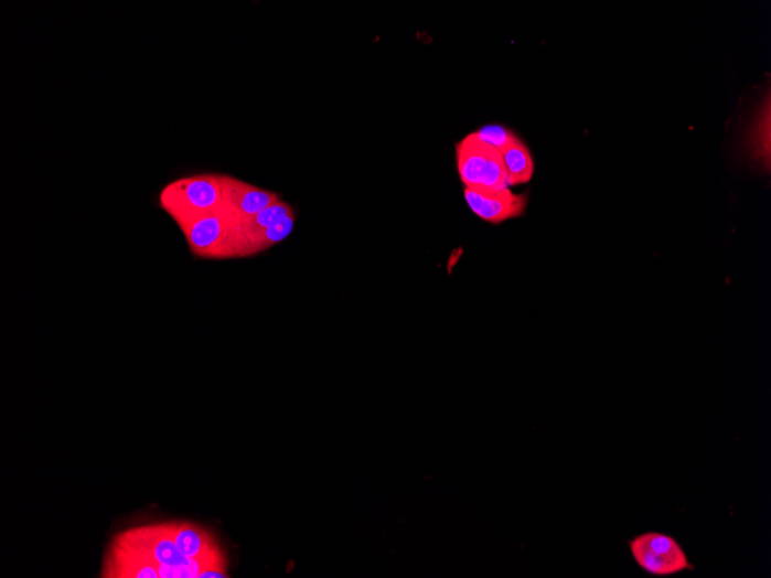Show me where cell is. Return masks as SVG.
<instances>
[{
	"label": "cell",
	"mask_w": 771,
	"mask_h": 578,
	"mask_svg": "<svg viewBox=\"0 0 771 578\" xmlns=\"http://www.w3.org/2000/svg\"><path fill=\"white\" fill-rule=\"evenodd\" d=\"M197 259H237L236 220L225 210L176 223Z\"/></svg>",
	"instance_id": "3"
},
{
	"label": "cell",
	"mask_w": 771,
	"mask_h": 578,
	"mask_svg": "<svg viewBox=\"0 0 771 578\" xmlns=\"http://www.w3.org/2000/svg\"><path fill=\"white\" fill-rule=\"evenodd\" d=\"M159 205L173 222L225 210L223 174L199 173L169 183L159 196Z\"/></svg>",
	"instance_id": "1"
},
{
	"label": "cell",
	"mask_w": 771,
	"mask_h": 578,
	"mask_svg": "<svg viewBox=\"0 0 771 578\" xmlns=\"http://www.w3.org/2000/svg\"><path fill=\"white\" fill-rule=\"evenodd\" d=\"M103 577L160 578V575L158 566L146 559L140 552L115 540Z\"/></svg>",
	"instance_id": "8"
},
{
	"label": "cell",
	"mask_w": 771,
	"mask_h": 578,
	"mask_svg": "<svg viewBox=\"0 0 771 578\" xmlns=\"http://www.w3.org/2000/svg\"><path fill=\"white\" fill-rule=\"evenodd\" d=\"M756 137L753 143L756 144L757 153L764 159V154L769 158L770 153V107L767 109L765 115L762 114L761 119L756 127Z\"/></svg>",
	"instance_id": "14"
},
{
	"label": "cell",
	"mask_w": 771,
	"mask_h": 578,
	"mask_svg": "<svg viewBox=\"0 0 771 578\" xmlns=\"http://www.w3.org/2000/svg\"><path fill=\"white\" fill-rule=\"evenodd\" d=\"M457 167L465 189L494 193L508 188L507 171L500 149L468 135L457 143Z\"/></svg>",
	"instance_id": "2"
},
{
	"label": "cell",
	"mask_w": 771,
	"mask_h": 578,
	"mask_svg": "<svg viewBox=\"0 0 771 578\" xmlns=\"http://www.w3.org/2000/svg\"><path fill=\"white\" fill-rule=\"evenodd\" d=\"M296 213L285 220L272 224L266 231L258 234L250 242V257L266 253L272 246L286 240L293 232Z\"/></svg>",
	"instance_id": "12"
},
{
	"label": "cell",
	"mask_w": 771,
	"mask_h": 578,
	"mask_svg": "<svg viewBox=\"0 0 771 578\" xmlns=\"http://www.w3.org/2000/svg\"><path fill=\"white\" fill-rule=\"evenodd\" d=\"M295 214V208L285 200H279L251 218L237 222L238 258L250 257V242L258 234L286 217Z\"/></svg>",
	"instance_id": "9"
},
{
	"label": "cell",
	"mask_w": 771,
	"mask_h": 578,
	"mask_svg": "<svg viewBox=\"0 0 771 578\" xmlns=\"http://www.w3.org/2000/svg\"><path fill=\"white\" fill-rule=\"evenodd\" d=\"M476 136L496 149L503 150L516 136L501 125H486Z\"/></svg>",
	"instance_id": "13"
},
{
	"label": "cell",
	"mask_w": 771,
	"mask_h": 578,
	"mask_svg": "<svg viewBox=\"0 0 771 578\" xmlns=\"http://www.w3.org/2000/svg\"><path fill=\"white\" fill-rule=\"evenodd\" d=\"M223 193H225V211L238 222L251 218L281 200L276 192L248 184L227 174H223Z\"/></svg>",
	"instance_id": "7"
},
{
	"label": "cell",
	"mask_w": 771,
	"mask_h": 578,
	"mask_svg": "<svg viewBox=\"0 0 771 578\" xmlns=\"http://www.w3.org/2000/svg\"><path fill=\"white\" fill-rule=\"evenodd\" d=\"M173 539L188 559H210L221 556L212 535L192 523H171Z\"/></svg>",
	"instance_id": "10"
},
{
	"label": "cell",
	"mask_w": 771,
	"mask_h": 578,
	"mask_svg": "<svg viewBox=\"0 0 771 578\" xmlns=\"http://www.w3.org/2000/svg\"><path fill=\"white\" fill-rule=\"evenodd\" d=\"M633 560L644 572L668 577L694 570L687 553L673 536L649 532L628 542Z\"/></svg>",
	"instance_id": "4"
},
{
	"label": "cell",
	"mask_w": 771,
	"mask_h": 578,
	"mask_svg": "<svg viewBox=\"0 0 771 578\" xmlns=\"http://www.w3.org/2000/svg\"><path fill=\"white\" fill-rule=\"evenodd\" d=\"M117 542L141 553L156 566H191L199 559L185 558L173 539L172 524L162 523L136 527L120 534Z\"/></svg>",
	"instance_id": "5"
},
{
	"label": "cell",
	"mask_w": 771,
	"mask_h": 578,
	"mask_svg": "<svg viewBox=\"0 0 771 578\" xmlns=\"http://www.w3.org/2000/svg\"><path fill=\"white\" fill-rule=\"evenodd\" d=\"M501 152L507 171V185L517 186L531 182L535 164L527 146L515 137Z\"/></svg>",
	"instance_id": "11"
},
{
	"label": "cell",
	"mask_w": 771,
	"mask_h": 578,
	"mask_svg": "<svg viewBox=\"0 0 771 578\" xmlns=\"http://www.w3.org/2000/svg\"><path fill=\"white\" fill-rule=\"evenodd\" d=\"M468 207L476 216L491 224H502L526 213L528 197L515 194L508 188L494 193H480L464 188Z\"/></svg>",
	"instance_id": "6"
}]
</instances>
